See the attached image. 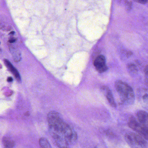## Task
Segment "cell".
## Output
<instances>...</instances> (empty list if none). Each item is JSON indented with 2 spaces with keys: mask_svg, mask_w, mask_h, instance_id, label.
Returning <instances> with one entry per match:
<instances>
[{
  "mask_svg": "<svg viewBox=\"0 0 148 148\" xmlns=\"http://www.w3.org/2000/svg\"><path fill=\"white\" fill-rule=\"evenodd\" d=\"M50 132L56 145L59 147H68L77 141L75 131L62 119L58 112L51 111L47 115Z\"/></svg>",
  "mask_w": 148,
  "mask_h": 148,
  "instance_id": "cell-1",
  "label": "cell"
},
{
  "mask_svg": "<svg viewBox=\"0 0 148 148\" xmlns=\"http://www.w3.org/2000/svg\"><path fill=\"white\" fill-rule=\"evenodd\" d=\"M115 87L119 94L122 102L126 104H132L135 101L133 89L125 82L117 80L115 82Z\"/></svg>",
  "mask_w": 148,
  "mask_h": 148,
  "instance_id": "cell-2",
  "label": "cell"
},
{
  "mask_svg": "<svg viewBox=\"0 0 148 148\" xmlns=\"http://www.w3.org/2000/svg\"><path fill=\"white\" fill-rule=\"evenodd\" d=\"M125 139L126 142L130 146H136L140 147H146L148 146V143L146 139L139 134L133 132L127 133L125 135Z\"/></svg>",
  "mask_w": 148,
  "mask_h": 148,
  "instance_id": "cell-3",
  "label": "cell"
},
{
  "mask_svg": "<svg viewBox=\"0 0 148 148\" xmlns=\"http://www.w3.org/2000/svg\"><path fill=\"white\" fill-rule=\"evenodd\" d=\"M129 127L141 135L146 140H148V127L137 122L134 118H130L128 122Z\"/></svg>",
  "mask_w": 148,
  "mask_h": 148,
  "instance_id": "cell-4",
  "label": "cell"
},
{
  "mask_svg": "<svg viewBox=\"0 0 148 148\" xmlns=\"http://www.w3.org/2000/svg\"><path fill=\"white\" fill-rule=\"evenodd\" d=\"M94 66L97 71L100 73L105 72L108 69L105 57L103 55H99L96 58L94 61Z\"/></svg>",
  "mask_w": 148,
  "mask_h": 148,
  "instance_id": "cell-5",
  "label": "cell"
},
{
  "mask_svg": "<svg viewBox=\"0 0 148 148\" xmlns=\"http://www.w3.org/2000/svg\"><path fill=\"white\" fill-rule=\"evenodd\" d=\"M139 122L142 124L148 127V113L143 110H139L136 113Z\"/></svg>",
  "mask_w": 148,
  "mask_h": 148,
  "instance_id": "cell-6",
  "label": "cell"
},
{
  "mask_svg": "<svg viewBox=\"0 0 148 148\" xmlns=\"http://www.w3.org/2000/svg\"><path fill=\"white\" fill-rule=\"evenodd\" d=\"M4 63H5V64L6 66L8 68V70L14 75L15 78L17 79V80L19 82H20L21 80V77L20 76L19 73L18 71L14 67L12 64L8 60H4Z\"/></svg>",
  "mask_w": 148,
  "mask_h": 148,
  "instance_id": "cell-7",
  "label": "cell"
},
{
  "mask_svg": "<svg viewBox=\"0 0 148 148\" xmlns=\"http://www.w3.org/2000/svg\"><path fill=\"white\" fill-rule=\"evenodd\" d=\"M106 97L111 106L113 108L116 107V102H115V99L112 95V92L108 88L106 90Z\"/></svg>",
  "mask_w": 148,
  "mask_h": 148,
  "instance_id": "cell-8",
  "label": "cell"
},
{
  "mask_svg": "<svg viewBox=\"0 0 148 148\" xmlns=\"http://www.w3.org/2000/svg\"><path fill=\"white\" fill-rule=\"evenodd\" d=\"M3 143L4 146L6 148H12L15 145L14 141L8 137L3 138Z\"/></svg>",
  "mask_w": 148,
  "mask_h": 148,
  "instance_id": "cell-9",
  "label": "cell"
},
{
  "mask_svg": "<svg viewBox=\"0 0 148 148\" xmlns=\"http://www.w3.org/2000/svg\"><path fill=\"white\" fill-rule=\"evenodd\" d=\"M40 146L41 148H50L51 147L48 140L45 138H41L39 140Z\"/></svg>",
  "mask_w": 148,
  "mask_h": 148,
  "instance_id": "cell-10",
  "label": "cell"
},
{
  "mask_svg": "<svg viewBox=\"0 0 148 148\" xmlns=\"http://www.w3.org/2000/svg\"><path fill=\"white\" fill-rule=\"evenodd\" d=\"M128 69L130 71L133 73L136 72L137 71L136 66L134 64H130L128 65Z\"/></svg>",
  "mask_w": 148,
  "mask_h": 148,
  "instance_id": "cell-11",
  "label": "cell"
},
{
  "mask_svg": "<svg viewBox=\"0 0 148 148\" xmlns=\"http://www.w3.org/2000/svg\"><path fill=\"white\" fill-rule=\"evenodd\" d=\"M134 1L141 4H145L148 1V0H134Z\"/></svg>",
  "mask_w": 148,
  "mask_h": 148,
  "instance_id": "cell-12",
  "label": "cell"
},
{
  "mask_svg": "<svg viewBox=\"0 0 148 148\" xmlns=\"http://www.w3.org/2000/svg\"><path fill=\"white\" fill-rule=\"evenodd\" d=\"M144 71L145 73V75H147L148 76V65H146V66L145 67L144 70Z\"/></svg>",
  "mask_w": 148,
  "mask_h": 148,
  "instance_id": "cell-13",
  "label": "cell"
},
{
  "mask_svg": "<svg viewBox=\"0 0 148 148\" xmlns=\"http://www.w3.org/2000/svg\"><path fill=\"white\" fill-rule=\"evenodd\" d=\"M143 99L144 101H148V94H146L145 95H144L143 97Z\"/></svg>",
  "mask_w": 148,
  "mask_h": 148,
  "instance_id": "cell-14",
  "label": "cell"
},
{
  "mask_svg": "<svg viewBox=\"0 0 148 148\" xmlns=\"http://www.w3.org/2000/svg\"><path fill=\"white\" fill-rule=\"evenodd\" d=\"M7 81L9 82H12L13 81V79L12 77H9L8 78Z\"/></svg>",
  "mask_w": 148,
  "mask_h": 148,
  "instance_id": "cell-15",
  "label": "cell"
},
{
  "mask_svg": "<svg viewBox=\"0 0 148 148\" xmlns=\"http://www.w3.org/2000/svg\"><path fill=\"white\" fill-rule=\"evenodd\" d=\"M16 40V39H11L9 40V42L11 43H14V42H15Z\"/></svg>",
  "mask_w": 148,
  "mask_h": 148,
  "instance_id": "cell-16",
  "label": "cell"
},
{
  "mask_svg": "<svg viewBox=\"0 0 148 148\" xmlns=\"http://www.w3.org/2000/svg\"><path fill=\"white\" fill-rule=\"evenodd\" d=\"M11 34H14V32H11Z\"/></svg>",
  "mask_w": 148,
  "mask_h": 148,
  "instance_id": "cell-17",
  "label": "cell"
},
{
  "mask_svg": "<svg viewBox=\"0 0 148 148\" xmlns=\"http://www.w3.org/2000/svg\"><path fill=\"white\" fill-rule=\"evenodd\" d=\"M147 84H148V80H147Z\"/></svg>",
  "mask_w": 148,
  "mask_h": 148,
  "instance_id": "cell-18",
  "label": "cell"
}]
</instances>
